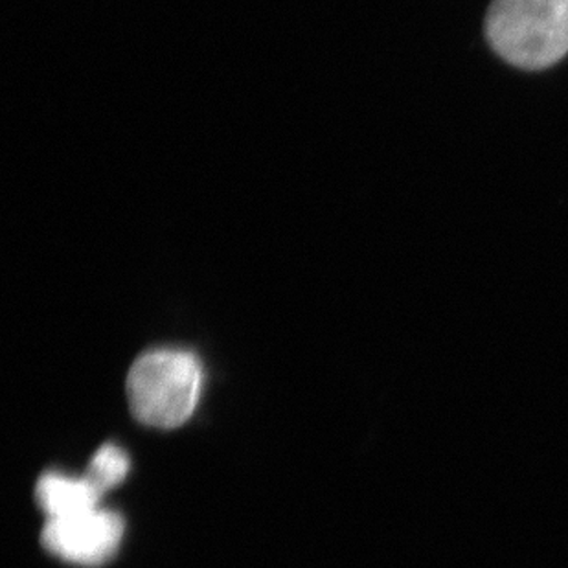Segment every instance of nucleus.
Masks as SVG:
<instances>
[{
    "instance_id": "5",
    "label": "nucleus",
    "mask_w": 568,
    "mask_h": 568,
    "mask_svg": "<svg viewBox=\"0 0 568 568\" xmlns=\"http://www.w3.org/2000/svg\"><path fill=\"white\" fill-rule=\"evenodd\" d=\"M129 456L122 447L114 444L103 445L92 456L85 478L98 489V494H108L109 489L116 488L124 483L129 473Z\"/></svg>"
},
{
    "instance_id": "4",
    "label": "nucleus",
    "mask_w": 568,
    "mask_h": 568,
    "mask_svg": "<svg viewBox=\"0 0 568 568\" xmlns=\"http://www.w3.org/2000/svg\"><path fill=\"white\" fill-rule=\"evenodd\" d=\"M100 497L85 477H69L63 473H44L36 486V503L49 519L100 508Z\"/></svg>"
},
{
    "instance_id": "1",
    "label": "nucleus",
    "mask_w": 568,
    "mask_h": 568,
    "mask_svg": "<svg viewBox=\"0 0 568 568\" xmlns=\"http://www.w3.org/2000/svg\"><path fill=\"white\" fill-rule=\"evenodd\" d=\"M486 39L517 69H548L568 54V0H494Z\"/></svg>"
},
{
    "instance_id": "3",
    "label": "nucleus",
    "mask_w": 568,
    "mask_h": 568,
    "mask_svg": "<svg viewBox=\"0 0 568 568\" xmlns=\"http://www.w3.org/2000/svg\"><path fill=\"white\" fill-rule=\"evenodd\" d=\"M122 537V517L111 509L94 508L47 520L41 541L55 558L83 567H98L113 558Z\"/></svg>"
},
{
    "instance_id": "2",
    "label": "nucleus",
    "mask_w": 568,
    "mask_h": 568,
    "mask_svg": "<svg viewBox=\"0 0 568 568\" xmlns=\"http://www.w3.org/2000/svg\"><path fill=\"white\" fill-rule=\"evenodd\" d=\"M203 388V366L189 349L159 348L134 361L128 376V399L134 418L156 429L189 422Z\"/></svg>"
}]
</instances>
